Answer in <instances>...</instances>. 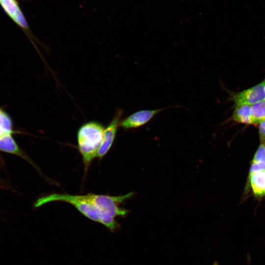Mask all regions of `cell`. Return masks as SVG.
I'll list each match as a JSON object with an SVG mask.
<instances>
[{"mask_svg":"<svg viewBox=\"0 0 265 265\" xmlns=\"http://www.w3.org/2000/svg\"><path fill=\"white\" fill-rule=\"evenodd\" d=\"M134 192H129L120 196H109L94 193H87L85 196L96 208L101 216V223L111 232L120 228L115 218L125 217L129 211L120 207V204L131 198Z\"/></svg>","mask_w":265,"mask_h":265,"instance_id":"cell-1","label":"cell"},{"mask_svg":"<svg viewBox=\"0 0 265 265\" xmlns=\"http://www.w3.org/2000/svg\"><path fill=\"white\" fill-rule=\"evenodd\" d=\"M105 130L104 126L97 121L83 124L79 129L77 139L78 149L82 156L86 172L102 142Z\"/></svg>","mask_w":265,"mask_h":265,"instance_id":"cell-2","label":"cell"},{"mask_svg":"<svg viewBox=\"0 0 265 265\" xmlns=\"http://www.w3.org/2000/svg\"><path fill=\"white\" fill-rule=\"evenodd\" d=\"M55 201L69 203L87 218L101 223V216L99 212L85 195L51 194L38 199L34 204V207L38 208L47 203Z\"/></svg>","mask_w":265,"mask_h":265,"instance_id":"cell-3","label":"cell"},{"mask_svg":"<svg viewBox=\"0 0 265 265\" xmlns=\"http://www.w3.org/2000/svg\"><path fill=\"white\" fill-rule=\"evenodd\" d=\"M265 79L260 83L247 89L230 95V100L237 105H252L265 100Z\"/></svg>","mask_w":265,"mask_h":265,"instance_id":"cell-4","label":"cell"},{"mask_svg":"<svg viewBox=\"0 0 265 265\" xmlns=\"http://www.w3.org/2000/svg\"><path fill=\"white\" fill-rule=\"evenodd\" d=\"M123 114V109H117L114 116L107 127L105 129L102 142L97 155V157L99 159H102L111 147Z\"/></svg>","mask_w":265,"mask_h":265,"instance_id":"cell-5","label":"cell"},{"mask_svg":"<svg viewBox=\"0 0 265 265\" xmlns=\"http://www.w3.org/2000/svg\"><path fill=\"white\" fill-rule=\"evenodd\" d=\"M248 193L257 199L265 197V169L248 173L244 195Z\"/></svg>","mask_w":265,"mask_h":265,"instance_id":"cell-6","label":"cell"},{"mask_svg":"<svg viewBox=\"0 0 265 265\" xmlns=\"http://www.w3.org/2000/svg\"><path fill=\"white\" fill-rule=\"evenodd\" d=\"M164 109V108H160L138 111L121 120L119 126L125 130L139 128L147 123L155 115Z\"/></svg>","mask_w":265,"mask_h":265,"instance_id":"cell-7","label":"cell"},{"mask_svg":"<svg viewBox=\"0 0 265 265\" xmlns=\"http://www.w3.org/2000/svg\"><path fill=\"white\" fill-rule=\"evenodd\" d=\"M0 5L16 24L23 29L28 30L25 17L16 0H0Z\"/></svg>","mask_w":265,"mask_h":265,"instance_id":"cell-8","label":"cell"},{"mask_svg":"<svg viewBox=\"0 0 265 265\" xmlns=\"http://www.w3.org/2000/svg\"><path fill=\"white\" fill-rule=\"evenodd\" d=\"M250 108L251 106L247 105L236 106L230 118V121L242 124L252 125Z\"/></svg>","mask_w":265,"mask_h":265,"instance_id":"cell-9","label":"cell"},{"mask_svg":"<svg viewBox=\"0 0 265 265\" xmlns=\"http://www.w3.org/2000/svg\"><path fill=\"white\" fill-rule=\"evenodd\" d=\"M0 151L18 155L22 157L25 156L19 148L11 133H5L0 137Z\"/></svg>","mask_w":265,"mask_h":265,"instance_id":"cell-10","label":"cell"},{"mask_svg":"<svg viewBox=\"0 0 265 265\" xmlns=\"http://www.w3.org/2000/svg\"><path fill=\"white\" fill-rule=\"evenodd\" d=\"M250 112L252 125L257 126L265 120V100L251 105Z\"/></svg>","mask_w":265,"mask_h":265,"instance_id":"cell-11","label":"cell"},{"mask_svg":"<svg viewBox=\"0 0 265 265\" xmlns=\"http://www.w3.org/2000/svg\"><path fill=\"white\" fill-rule=\"evenodd\" d=\"M251 163L265 164V144L260 143L254 153Z\"/></svg>","mask_w":265,"mask_h":265,"instance_id":"cell-12","label":"cell"},{"mask_svg":"<svg viewBox=\"0 0 265 265\" xmlns=\"http://www.w3.org/2000/svg\"><path fill=\"white\" fill-rule=\"evenodd\" d=\"M0 128L7 133L12 132V123L8 116L0 108Z\"/></svg>","mask_w":265,"mask_h":265,"instance_id":"cell-13","label":"cell"},{"mask_svg":"<svg viewBox=\"0 0 265 265\" xmlns=\"http://www.w3.org/2000/svg\"><path fill=\"white\" fill-rule=\"evenodd\" d=\"M257 126L260 143L265 144V120L260 122Z\"/></svg>","mask_w":265,"mask_h":265,"instance_id":"cell-14","label":"cell"},{"mask_svg":"<svg viewBox=\"0 0 265 265\" xmlns=\"http://www.w3.org/2000/svg\"><path fill=\"white\" fill-rule=\"evenodd\" d=\"M5 133H7L5 131L0 128V137H1L2 135H3Z\"/></svg>","mask_w":265,"mask_h":265,"instance_id":"cell-15","label":"cell"},{"mask_svg":"<svg viewBox=\"0 0 265 265\" xmlns=\"http://www.w3.org/2000/svg\"><path fill=\"white\" fill-rule=\"evenodd\" d=\"M264 90H265V86H264Z\"/></svg>","mask_w":265,"mask_h":265,"instance_id":"cell-16","label":"cell"}]
</instances>
